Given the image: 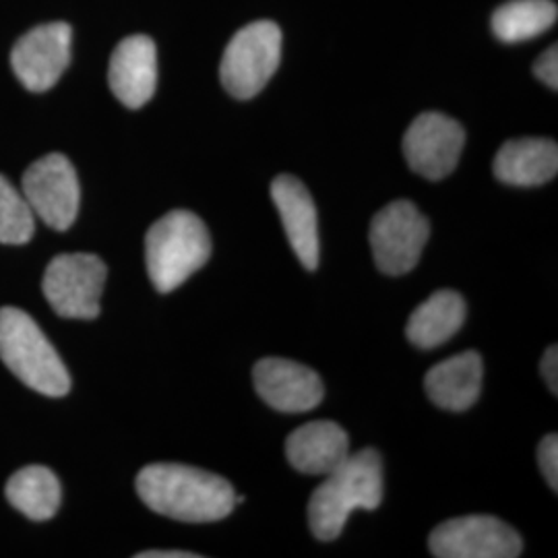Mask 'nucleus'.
I'll return each mask as SVG.
<instances>
[{"label": "nucleus", "instance_id": "9", "mask_svg": "<svg viewBox=\"0 0 558 558\" xmlns=\"http://www.w3.org/2000/svg\"><path fill=\"white\" fill-rule=\"evenodd\" d=\"M428 548L437 558H515L521 538L493 515H465L445 521L430 532Z\"/></svg>", "mask_w": 558, "mask_h": 558}, {"label": "nucleus", "instance_id": "11", "mask_svg": "<svg viewBox=\"0 0 558 558\" xmlns=\"http://www.w3.org/2000/svg\"><path fill=\"white\" fill-rule=\"evenodd\" d=\"M71 25L57 21L38 25L21 38L11 52V66L29 92H48L57 85L71 60Z\"/></svg>", "mask_w": 558, "mask_h": 558}, {"label": "nucleus", "instance_id": "25", "mask_svg": "<svg viewBox=\"0 0 558 558\" xmlns=\"http://www.w3.org/2000/svg\"><path fill=\"white\" fill-rule=\"evenodd\" d=\"M137 558H199V555L186 550H145Z\"/></svg>", "mask_w": 558, "mask_h": 558}, {"label": "nucleus", "instance_id": "18", "mask_svg": "<svg viewBox=\"0 0 558 558\" xmlns=\"http://www.w3.org/2000/svg\"><path fill=\"white\" fill-rule=\"evenodd\" d=\"M465 300L453 290H439L412 313L405 336L418 350H435L458 333L465 323Z\"/></svg>", "mask_w": 558, "mask_h": 558}, {"label": "nucleus", "instance_id": "23", "mask_svg": "<svg viewBox=\"0 0 558 558\" xmlns=\"http://www.w3.org/2000/svg\"><path fill=\"white\" fill-rule=\"evenodd\" d=\"M534 73L544 85L553 92L558 89V52L557 46H550L534 64Z\"/></svg>", "mask_w": 558, "mask_h": 558}, {"label": "nucleus", "instance_id": "6", "mask_svg": "<svg viewBox=\"0 0 558 558\" xmlns=\"http://www.w3.org/2000/svg\"><path fill=\"white\" fill-rule=\"evenodd\" d=\"M108 278L106 263L89 253H64L48 263L41 290L62 319H96Z\"/></svg>", "mask_w": 558, "mask_h": 558}, {"label": "nucleus", "instance_id": "5", "mask_svg": "<svg viewBox=\"0 0 558 558\" xmlns=\"http://www.w3.org/2000/svg\"><path fill=\"white\" fill-rule=\"evenodd\" d=\"M281 29L274 21H255L239 29L226 46L220 77L226 92L236 100H251L278 71Z\"/></svg>", "mask_w": 558, "mask_h": 558}, {"label": "nucleus", "instance_id": "20", "mask_svg": "<svg viewBox=\"0 0 558 558\" xmlns=\"http://www.w3.org/2000/svg\"><path fill=\"white\" fill-rule=\"evenodd\" d=\"M555 0H509L493 15V32L505 44L538 38L557 23Z\"/></svg>", "mask_w": 558, "mask_h": 558}, {"label": "nucleus", "instance_id": "12", "mask_svg": "<svg viewBox=\"0 0 558 558\" xmlns=\"http://www.w3.org/2000/svg\"><path fill=\"white\" fill-rule=\"evenodd\" d=\"M260 399L283 414L311 412L323 401L319 375L294 360L265 359L253 371Z\"/></svg>", "mask_w": 558, "mask_h": 558}, {"label": "nucleus", "instance_id": "3", "mask_svg": "<svg viewBox=\"0 0 558 558\" xmlns=\"http://www.w3.org/2000/svg\"><path fill=\"white\" fill-rule=\"evenodd\" d=\"M211 257L209 230L193 211L177 209L156 221L145 236L147 274L154 288L168 294Z\"/></svg>", "mask_w": 558, "mask_h": 558}, {"label": "nucleus", "instance_id": "13", "mask_svg": "<svg viewBox=\"0 0 558 558\" xmlns=\"http://www.w3.org/2000/svg\"><path fill=\"white\" fill-rule=\"evenodd\" d=\"M110 89L120 104L137 110L154 98L158 85V50L147 36H129L110 59Z\"/></svg>", "mask_w": 558, "mask_h": 558}, {"label": "nucleus", "instance_id": "16", "mask_svg": "<svg viewBox=\"0 0 558 558\" xmlns=\"http://www.w3.org/2000/svg\"><path fill=\"white\" fill-rule=\"evenodd\" d=\"M482 377L484 364L478 352L468 350L435 364L424 379V387L435 405L449 412H465L478 401Z\"/></svg>", "mask_w": 558, "mask_h": 558}, {"label": "nucleus", "instance_id": "8", "mask_svg": "<svg viewBox=\"0 0 558 558\" xmlns=\"http://www.w3.org/2000/svg\"><path fill=\"white\" fill-rule=\"evenodd\" d=\"M23 197L48 228L64 232L80 214L81 189L73 163L62 154H48L23 174Z\"/></svg>", "mask_w": 558, "mask_h": 558}, {"label": "nucleus", "instance_id": "14", "mask_svg": "<svg viewBox=\"0 0 558 558\" xmlns=\"http://www.w3.org/2000/svg\"><path fill=\"white\" fill-rule=\"evenodd\" d=\"M271 199L300 263L315 271L319 265V216L308 189L296 177L281 174L271 182Z\"/></svg>", "mask_w": 558, "mask_h": 558}, {"label": "nucleus", "instance_id": "1", "mask_svg": "<svg viewBox=\"0 0 558 558\" xmlns=\"http://www.w3.org/2000/svg\"><path fill=\"white\" fill-rule=\"evenodd\" d=\"M135 488L151 511L177 521H220L236 507V493L228 480L182 463L145 465Z\"/></svg>", "mask_w": 558, "mask_h": 558}, {"label": "nucleus", "instance_id": "21", "mask_svg": "<svg viewBox=\"0 0 558 558\" xmlns=\"http://www.w3.org/2000/svg\"><path fill=\"white\" fill-rule=\"evenodd\" d=\"M29 203L9 180L0 174V242L25 244L36 232V220Z\"/></svg>", "mask_w": 558, "mask_h": 558}, {"label": "nucleus", "instance_id": "19", "mask_svg": "<svg viewBox=\"0 0 558 558\" xmlns=\"http://www.w3.org/2000/svg\"><path fill=\"white\" fill-rule=\"evenodd\" d=\"M4 495L20 513L34 521L54 518L62 499L57 474L44 465H27L15 472L7 482Z\"/></svg>", "mask_w": 558, "mask_h": 558}, {"label": "nucleus", "instance_id": "2", "mask_svg": "<svg viewBox=\"0 0 558 558\" xmlns=\"http://www.w3.org/2000/svg\"><path fill=\"white\" fill-rule=\"evenodd\" d=\"M383 459L375 449L350 453L313 493L308 502L311 532L320 542L339 538L352 511H375L383 500Z\"/></svg>", "mask_w": 558, "mask_h": 558}, {"label": "nucleus", "instance_id": "17", "mask_svg": "<svg viewBox=\"0 0 558 558\" xmlns=\"http://www.w3.org/2000/svg\"><path fill=\"white\" fill-rule=\"evenodd\" d=\"M555 141L525 137L507 141L495 158V177L511 186H539L557 177Z\"/></svg>", "mask_w": 558, "mask_h": 558}, {"label": "nucleus", "instance_id": "15", "mask_svg": "<svg viewBox=\"0 0 558 558\" xmlns=\"http://www.w3.org/2000/svg\"><path fill=\"white\" fill-rule=\"evenodd\" d=\"M286 458L302 474L327 476L350 458V440L331 420L308 422L286 440Z\"/></svg>", "mask_w": 558, "mask_h": 558}, {"label": "nucleus", "instance_id": "7", "mask_svg": "<svg viewBox=\"0 0 558 558\" xmlns=\"http://www.w3.org/2000/svg\"><path fill=\"white\" fill-rule=\"evenodd\" d=\"M430 223L412 201L399 199L383 207L371 221V246L379 271L403 276L418 265Z\"/></svg>", "mask_w": 558, "mask_h": 558}, {"label": "nucleus", "instance_id": "10", "mask_svg": "<svg viewBox=\"0 0 558 558\" xmlns=\"http://www.w3.org/2000/svg\"><path fill=\"white\" fill-rule=\"evenodd\" d=\"M465 131L458 120L424 112L414 119L403 137V156L410 168L426 180H442L458 168Z\"/></svg>", "mask_w": 558, "mask_h": 558}, {"label": "nucleus", "instance_id": "22", "mask_svg": "<svg viewBox=\"0 0 558 558\" xmlns=\"http://www.w3.org/2000/svg\"><path fill=\"white\" fill-rule=\"evenodd\" d=\"M538 461L542 474L548 486L558 490V439L557 435H546L538 447Z\"/></svg>", "mask_w": 558, "mask_h": 558}, {"label": "nucleus", "instance_id": "4", "mask_svg": "<svg viewBox=\"0 0 558 558\" xmlns=\"http://www.w3.org/2000/svg\"><path fill=\"white\" fill-rule=\"evenodd\" d=\"M0 360L41 396L64 398L71 391L69 371L57 350L38 323L15 306L0 308Z\"/></svg>", "mask_w": 558, "mask_h": 558}, {"label": "nucleus", "instance_id": "24", "mask_svg": "<svg viewBox=\"0 0 558 558\" xmlns=\"http://www.w3.org/2000/svg\"><path fill=\"white\" fill-rule=\"evenodd\" d=\"M542 377L546 380L548 389L557 396L558 393V350L557 345H550L546 352H544V359H542Z\"/></svg>", "mask_w": 558, "mask_h": 558}]
</instances>
